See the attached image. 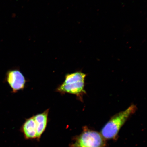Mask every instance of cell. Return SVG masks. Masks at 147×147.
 Wrapping results in <instances>:
<instances>
[{
    "instance_id": "1",
    "label": "cell",
    "mask_w": 147,
    "mask_h": 147,
    "mask_svg": "<svg viewBox=\"0 0 147 147\" xmlns=\"http://www.w3.org/2000/svg\"><path fill=\"white\" fill-rule=\"evenodd\" d=\"M137 109L136 106L132 104L126 110L114 115L101 130L102 136L107 140L115 139L125 123Z\"/></svg>"
},
{
    "instance_id": "6",
    "label": "cell",
    "mask_w": 147,
    "mask_h": 147,
    "mask_svg": "<svg viewBox=\"0 0 147 147\" xmlns=\"http://www.w3.org/2000/svg\"><path fill=\"white\" fill-rule=\"evenodd\" d=\"M21 131L25 139L37 140L36 125L33 117L25 120L22 126Z\"/></svg>"
},
{
    "instance_id": "4",
    "label": "cell",
    "mask_w": 147,
    "mask_h": 147,
    "mask_svg": "<svg viewBox=\"0 0 147 147\" xmlns=\"http://www.w3.org/2000/svg\"><path fill=\"white\" fill-rule=\"evenodd\" d=\"M7 80L14 93L23 89L26 82L24 76L18 70L8 71L7 75Z\"/></svg>"
},
{
    "instance_id": "2",
    "label": "cell",
    "mask_w": 147,
    "mask_h": 147,
    "mask_svg": "<svg viewBox=\"0 0 147 147\" xmlns=\"http://www.w3.org/2000/svg\"><path fill=\"white\" fill-rule=\"evenodd\" d=\"M86 77V74L81 71L66 75L64 82L57 88V91L62 94L76 95L82 99L86 93L84 89Z\"/></svg>"
},
{
    "instance_id": "5",
    "label": "cell",
    "mask_w": 147,
    "mask_h": 147,
    "mask_svg": "<svg viewBox=\"0 0 147 147\" xmlns=\"http://www.w3.org/2000/svg\"><path fill=\"white\" fill-rule=\"evenodd\" d=\"M49 109L45 110L43 113L38 114L33 116L36 123L37 140H39L47 128L48 119Z\"/></svg>"
},
{
    "instance_id": "3",
    "label": "cell",
    "mask_w": 147,
    "mask_h": 147,
    "mask_svg": "<svg viewBox=\"0 0 147 147\" xmlns=\"http://www.w3.org/2000/svg\"><path fill=\"white\" fill-rule=\"evenodd\" d=\"M100 133L84 128L74 139L70 147H104L105 140Z\"/></svg>"
}]
</instances>
